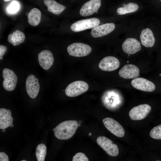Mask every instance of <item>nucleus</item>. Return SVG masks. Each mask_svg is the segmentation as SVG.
<instances>
[{
	"mask_svg": "<svg viewBox=\"0 0 161 161\" xmlns=\"http://www.w3.org/2000/svg\"><path fill=\"white\" fill-rule=\"evenodd\" d=\"M78 126L76 120H66L58 124L53 129V131L57 138L60 140H66L73 136Z\"/></svg>",
	"mask_w": 161,
	"mask_h": 161,
	"instance_id": "f257e3e1",
	"label": "nucleus"
},
{
	"mask_svg": "<svg viewBox=\"0 0 161 161\" xmlns=\"http://www.w3.org/2000/svg\"><path fill=\"white\" fill-rule=\"evenodd\" d=\"M88 84L81 80L72 82L66 88L65 92L68 97H73L78 96L87 91L89 89Z\"/></svg>",
	"mask_w": 161,
	"mask_h": 161,
	"instance_id": "f03ea898",
	"label": "nucleus"
},
{
	"mask_svg": "<svg viewBox=\"0 0 161 161\" xmlns=\"http://www.w3.org/2000/svg\"><path fill=\"white\" fill-rule=\"evenodd\" d=\"M98 145L109 155L116 157L119 154V149L117 145L109 138L103 136H99L96 139Z\"/></svg>",
	"mask_w": 161,
	"mask_h": 161,
	"instance_id": "7ed1b4c3",
	"label": "nucleus"
},
{
	"mask_svg": "<svg viewBox=\"0 0 161 161\" xmlns=\"http://www.w3.org/2000/svg\"><path fill=\"white\" fill-rule=\"evenodd\" d=\"M67 51L71 56L81 57L89 54L92 51V48L87 44L81 43H75L68 46Z\"/></svg>",
	"mask_w": 161,
	"mask_h": 161,
	"instance_id": "20e7f679",
	"label": "nucleus"
},
{
	"mask_svg": "<svg viewBox=\"0 0 161 161\" xmlns=\"http://www.w3.org/2000/svg\"><path fill=\"white\" fill-rule=\"evenodd\" d=\"M100 23L99 19L95 18L81 20L73 24L70 28L74 32H79L93 28L98 26Z\"/></svg>",
	"mask_w": 161,
	"mask_h": 161,
	"instance_id": "39448f33",
	"label": "nucleus"
},
{
	"mask_svg": "<svg viewBox=\"0 0 161 161\" xmlns=\"http://www.w3.org/2000/svg\"><path fill=\"white\" fill-rule=\"evenodd\" d=\"M2 73L4 79L3 82L4 89L8 91L14 90L18 80L17 76L13 70L6 68L3 69Z\"/></svg>",
	"mask_w": 161,
	"mask_h": 161,
	"instance_id": "423d86ee",
	"label": "nucleus"
},
{
	"mask_svg": "<svg viewBox=\"0 0 161 161\" xmlns=\"http://www.w3.org/2000/svg\"><path fill=\"white\" fill-rule=\"evenodd\" d=\"M106 128L112 134L119 137H123L125 130L122 126L117 121L110 117H106L102 120Z\"/></svg>",
	"mask_w": 161,
	"mask_h": 161,
	"instance_id": "0eeeda50",
	"label": "nucleus"
},
{
	"mask_svg": "<svg viewBox=\"0 0 161 161\" xmlns=\"http://www.w3.org/2000/svg\"><path fill=\"white\" fill-rule=\"evenodd\" d=\"M151 106L147 104H143L135 106L129 111V115L131 119L140 120L145 118L150 112Z\"/></svg>",
	"mask_w": 161,
	"mask_h": 161,
	"instance_id": "6e6552de",
	"label": "nucleus"
},
{
	"mask_svg": "<svg viewBox=\"0 0 161 161\" xmlns=\"http://www.w3.org/2000/svg\"><path fill=\"white\" fill-rule=\"evenodd\" d=\"M26 88L27 93L32 99L37 96L40 89L38 79L32 75L28 76L26 81Z\"/></svg>",
	"mask_w": 161,
	"mask_h": 161,
	"instance_id": "1a4fd4ad",
	"label": "nucleus"
},
{
	"mask_svg": "<svg viewBox=\"0 0 161 161\" xmlns=\"http://www.w3.org/2000/svg\"><path fill=\"white\" fill-rule=\"evenodd\" d=\"M120 63L118 59L112 56H106L100 61L98 64L99 68L105 71H112L117 69Z\"/></svg>",
	"mask_w": 161,
	"mask_h": 161,
	"instance_id": "9d476101",
	"label": "nucleus"
},
{
	"mask_svg": "<svg viewBox=\"0 0 161 161\" xmlns=\"http://www.w3.org/2000/svg\"><path fill=\"white\" fill-rule=\"evenodd\" d=\"M131 83L134 88L145 92H152L155 89V86L152 82L143 78H135Z\"/></svg>",
	"mask_w": 161,
	"mask_h": 161,
	"instance_id": "9b49d317",
	"label": "nucleus"
},
{
	"mask_svg": "<svg viewBox=\"0 0 161 161\" xmlns=\"http://www.w3.org/2000/svg\"><path fill=\"white\" fill-rule=\"evenodd\" d=\"M101 4V0H90L82 6L80 13L83 16H86L97 13Z\"/></svg>",
	"mask_w": 161,
	"mask_h": 161,
	"instance_id": "f8f14e48",
	"label": "nucleus"
},
{
	"mask_svg": "<svg viewBox=\"0 0 161 161\" xmlns=\"http://www.w3.org/2000/svg\"><path fill=\"white\" fill-rule=\"evenodd\" d=\"M122 48L123 51L128 54H133L141 49L140 42L137 39L128 38L123 43Z\"/></svg>",
	"mask_w": 161,
	"mask_h": 161,
	"instance_id": "ddd939ff",
	"label": "nucleus"
},
{
	"mask_svg": "<svg viewBox=\"0 0 161 161\" xmlns=\"http://www.w3.org/2000/svg\"><path fill=\"white\" fill-rule=\"evenodd\" d=\"M120 77L124 79H132L138 77L140 75V70L136 66L132 64H126L119 71Z\"/></svg>",
	"mask_w": 161,
	"mask_h": 161,
	"instance_id": "4468645a",
	"label": "nucleus"
},
{
	"mask_svg": "<svg viewBox=\"0 0 161 161\" xmlns=\"http://www.w3.org/2000/svg\"><path fill=\"white\" fill-rule=\"evenodd\" d=\"M38 61L39 65L43 69L48 70L53 65L54 61L53 55L49 50H43L38 54Z\"/></svg>",
	"mask_w": 161,
	"mask_h": 161,
	"instance_id": "2eb2a0df",
	"label": "nucleus"
},
{
	"mask_svg": "<svg viewBox=\"0 0 161 161\" xmlns=\"http://www.w3.org/2000/svg\"><path fill=\"white\" fill-rule=\"evenodd\" d=\"M115 28V25L113 23L105 24L93 28L91 34L94 38L103 36L112 32Z\"/></svg>",
	"mask_w": 161,
	"mask_h": 161,
	"instance_id": "dca6fc26",
	"label": "nucleus"
},
{
	"mask_svg": "<svg viewBox=\"0 0 161 161\" xmlns=\"http://www.w3.org/2000/svg\"><path fill=\"white\" fill-rule=\"evenodd\" d=\"M140 38L142 44L147 47H153L155 42L153 32L149 28H146L142 31Z\"/></svg>",
	"mask_w": 161,
	"mask_h": 161,
	"instance_id": "f3484780",
	"label": "nucleus"
},
{
	"mask_svg": "<svg viewBox=\"0 0 161 161\" xmlns=\"http://www.w3.org/2000/svg\"><path fill=\"white\" fill-rule=\"evenodd\" d=\"M10 110L4 108L0 109V129H5L12 124L13 117Z\"/></svg>",
	"mask_w": 161,
	"mask_h": 161,
	"instance_id": "a211bd4d",
	"label": "nucleus"
},
{
	"mask_svg": "<svg viewBox=\"0 0 161 161\" xmlns=\"http://www.w3.org/2000/svg\"><path fill=\"white\" fill-rule=\"evenodd\" d=\"M44 3L47 6L48 10L55 15L61 14L66 8L54 0H44Z\"/></svg>",
	"mask_w": 161,
	"mask_h": 161,
	"instance_id": "6ab92c4d",
	"label": "nucleus"
},
{
	"mask_svg": "<svg viewBox=\"0 0 161 161\" xmlns=\"http://www.w3.org/2000/svg\"><path fill=\"white\" fill-rule=\"evenodd\" d=\"M25 36L22 32L16 30L8 36L9 42L15 46L23 43L24 41Z\"/></svg>",
	"mask_w": 161,
	"mask_h": 161,
	"instance_id": "aec40b11",
	"label": "nucleus"
},
{
	"mask_svg": "<svg viewBox=\"0 0 161 161\" xmlns=\"http://www.w3.org/2000/svg\"><path fill=\"white\" fill-rule=\"evenodd\" d=\"M41 18V12L38 9L34 8L32 9L28 15V22L33 26L38 25Z\"/></svg>",
	"mask_w": 161,
	"mask_h": 161,
	"instance_id": "412c9836",
	"label": "nucleus"
},
{
	"mask_svg": "<svg viewBox=\"0 0 161 161\" xmlns=\"http://www.w3.org/2000/svg\"><path fill=\"white\" fill-rule=\"evenodd\" d=\"M139 8L138 5L136 4L131 2L123 5V6L118 8L117 12L119 15L133 13L136 11Z\"/></svg>",
	"mask_w": 161,
	"mask_h": 161,
	"instance_id": "4be33fe9",
	"label": "nucleus"
},
{
	"mask_svg": "<svg viewBox=\"0 0 161 161\" xmlns=\"http://www.w3.org/2000/svg\"><path fill=\"white\" fill-rule=\"evenodd\" d=\"M47 154L46 145L43 143L38 144L36 148L35 155L38 161H44Z\"/></svg>",
	"mask_w": 161,
	"mask_h": 161,
	"instance_id": "5701e85b",
	"label": "nucleus"
},
{
	"mask_svg": "<svg viewBox=\"0 0 161 161\" xmlns=\"http://www.w3.org/2000/svg\"><path fill=\"white\" fill-rule=\"evenodd\" d=\"M150 135L153 139L161 140V124L154 127L150 131Z\"/></svg>",
	"mask_w": 161,
	"mask_h": 161,
	"instance_id": "b1692460",
	"label": "nucleus"
},
{
	"mask_svg": "<svg viewBox=\"0 0 161 161\" xmlns=\"http://www.w3.org/2000/svg\"><path fill=\"white\" fill-rule=\"evenodd\" d=\"M72 161H88L86 155L82 152H78L73 157Z\"/></svg>",
	"mask_w": 161,
	"mask_h": 161,
	"instance_id": "393cba45",
	"label": "nucleus"
},
{
	"mask_svg": "<svg viewBox=\"0 0 161 161\" xmlns=\"http://www.w3.org/2000/svg\"><path fill=\"white\" fill-rule=\"evenodd\" d=\"M19 6L16 2H13L7 8V11L10 13H14L16 12L18 10Z\"/></svg>",
	"mask_w": 161,
	"mask_h": 161,
	"instance_id": "a878e982",
	"label": "nucleus"
},
{
	"mask_svg": "<svg viewBox=\"0 0 161 161\" xmlns=\"http://www.w3.org/2000/svg\"><path fill=\"white\" fill-rule=\"evenodd\" d=\"M7 50V48L4 46L0 45V60L2 59V57Z\"/></svg>",
	"mask_w": 161,
	"mask_h": 161,
	"instance_id": "bb28decb",
	"label": "nucleus"
},
{
	"mask_svg": "<svg viewBox=\"0 0 161 161\" xmlns=\"http://www.w3.org/2000/svg\"><path fill=\"white\" fill-rule=\"evenodd\" d=\"M0 161H9L8 157L7 155L4 152H0Z\"/></svg>",
	"mask_w": 161,
	"mask_h": 161,
	"instance_id": "cd10ccee",
	"label": "nucleus"
},
{
	"mask_svg": "<svg viewBox=\"0 0 161 161\" xmlns=\"http://www.w3.org/2000/svg\"><path fill=\"white\" fill-rule=\"evenodd\" d=\"M5 129H2L1 130V131L3 132H4L5 131Z\"/></svg>",
	"mask_w": 161,
	"mask_h": 161,
	"instance_id": "c85d7f7f",
	"label": "nucleus"
},
{
	"mask_svg": "<svg viewBox=\"0 0 161 161\" xmlns=\"http://www.w3.org/2000/svg\"><path fill=\"white\" fill-rule=\"evenodd\" d=\"M5 2H7V1H9L11 0H3Z\"/></svg>",
	"mask_w": 161,
	"mask_h": 161,
	"instance_id": "c756f323",
	"label": "nucleus"
},
{
	"mask_svg": "<svg viewBox=\"0 0 161 161\" xmlns=\"http://www.w3.org/2000/svg\"><path fill=\"white\" fill-rule=\"evenodd\" d=\"M13 126H14V125H13V124H12L10 126L11 127H13Z\"/></svg>",
	"mask_w": 161,
	"mask_h": 161,
	"instance_id": "7c9ffc66",
	"label": "nucleus"
},
{
	"mask_svg": "<svg viewBox=\"0 0 161 161\" xmlns=\"http://www.w3.org/2000/svg\"><path fill=\"white\" fill-rule=\"evenodd\" d=\"M91 134H92L91 133H89V135H91Z\"/></svg>",
	"mask_w": 161,
	"mask_h": 161,
	"instance_id": "2f4dec72",
	"label": "nucleus"
},
{
	"mask_svg": "<svg viewBox=\"0 0 161 161\" xmlns=\"http://www.w3.org/2000/svg\"><path fill=\"white\" fill-rule=\"evenodd\" d=\"M26 160H21V161H26Z\"/></svg>",
	"mask_w": 161,
	"mask_h": 161,
	"instance_id": "473e14b6",
	"label": "nucleus"
},
{
	"mask_svg": "<svg viewBox=\"0 0 161 161\" xmlns=\"http://www.w3.org/2000/svg\"><path fill=\"white\" fill-rule=\"evenodd\" d=\"M161 1V0H160Z\"/></svg>",
	"mask_w": 161,
	"mask_h": 161,
	"instance_id": "72a5a7b5",
	"label": "nucleus"
}]
</instances>
